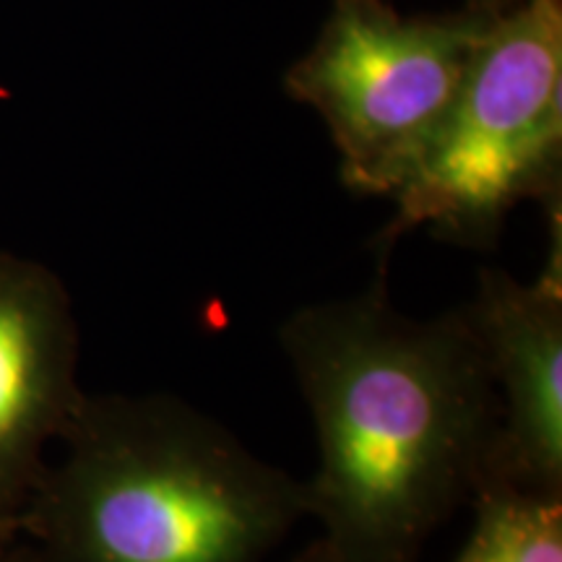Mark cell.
Instances as JSON below:
<instances>
[{"instance_id":"277c9868","label":"cell","mask_w":562,"mask_h":562,"mask_svg":"<svg viewBox=\"0 0 562 562\" xmlns=\"http://www.w3.org/2000/svg\"><path fill=\"white\" fill-rule=\"evenodd\" d=\"M503 0L442 16H402L385 0H336L318 42L284 76L326 121L341 182L396 195L438 136Z\"/></svg>"},{"instance_id":"8992f818","label":"cell","mask_w":562,"mask_h":562,"mask_svg":"<svg viewBox=\"0 0 562 562\" xmlns=\"http://www.w3.org/2000/svg\"><path fill=\"white\" fill-rule=\"evenodd\" d=\"M87 391L79 326L58 273L0 252V524L16 526Z\"/></svg>"},{"instance_id":"8fae6325","label":"cell","mask_w":562,"mask_h":562,"mask_svg":"<svg viewBox=\"0 0 562 562\" xmlns=\"http://www.w3.org/2000/svg\"><path fill=\"white\" fill-rule=\"evenodd\" d=\"M469 3H482V0H469Z\"/></svg>"},{"instance_id":"9c48e42d","label":"cell","mask_w":562,"mask_h":562,"mask_svg":"<svg viewBox=\"0 0 562 562\" xmlns=\"http://www.w3.org/2000/svg\"><path fill=\"white\" fill-rule=\"evenodd\" d=\"M286 562H349L347 558H341L339 552L334 550V547H328L323 539H318V542L307 544L305 550L294 554V558H290Z\"/></svg>"},{"instance_id":"6da1fadb","label":"cell","mask_w":562,"mask_h":562,"mask_svg":"<svg viewBox=\"0 0 562 562\" xmlns=\"http://www.w3.org/2000/svg\"><path fill=\"white\" fill-rule=\"evenodd\" d=\"M279 344L318 438L305 516L349 562H417L482 484L497 438L495 385L467 311L409 318L378 277L300 307Z\"/></svg>"},{"instance_id":"5b68a950","label":"cell","mask_w":562,"mask_h":562,"mask_svg":"<svg viewBox=\"0 0 562 562\" xmlns=\"http://www.w3.org/2000/svg\"><path fill=\"white\" fill-rule=\"evenodd\" d=\"M544 209L550 216V252L542 273L533 281H518L505 271H482L476 294L463 311L482 347L501 412L480 487L562 497L560 199Z\"/></svg>"},{"instance_id":"3957f363","label":"cell","mask_w":562,"mask_h":562,"mask_svg":"<svg viewBox=\"0 0 562 562\" xmlns=\"http://www.w3.org/2000/svg\"><path fill=\"white\" fill-rule=\"evenodd\" d=\"M562 0H503L381 248L417 227L487 248L526 199H560Z\"/></svg>"},{"instance_id":"52a82bcc","label":"cell","mask_w":562,"mask_h":562,"mask_svg":"<svg viewBox=\"0 0 562 562\" xmlns=\"http://www.w3.org/2000/svg\"><path fill=\"white\" fill-rule=\"evenodd\" d=\"M474 505V529L453 562H562V497L480 487Z\"/></svg>"},{"instance_id":"7a4b0ae2","label":"cell","mask_w":562,"mask_h":562,"mask_svg":"<svg viewBox=\"0 0 562 562\" xmlns=\"http://www.w3.org/2000/svg\"><path fill=\"white\" fill-rule=\"evenodd\" d=\"M19 516L45 562H266L302 482L182 398L87 393Z\"/></svg>"},{"instance_id":"ba28073f","label":"cell","mask_w":562,"mask_h":562,"mask_svg":"<svg viewBox=\"0 0 562 562\" xmlns=\"http://www.w3.org/2000/svg\"><path fill=\"white\" fill-rule=\"evenodd\" d=\"M0 562H45L42 554L26 542L21 533L9 539H0Z\"/></svg>"},{"instance_id":"30bf717a","label":"cell","mask_w":562,"mask_h":562,"mask_svg":"<svg viewBox=\"0 0 562 562\" xmlns=\"http://www.w3.org/2000/svg\"><path fill=\"white\" fill-rule=\"evenodd\" d=\"M19 529L16 526H9V524H0V539H9V537H16Z\"/></svg>"}]
</instances>
